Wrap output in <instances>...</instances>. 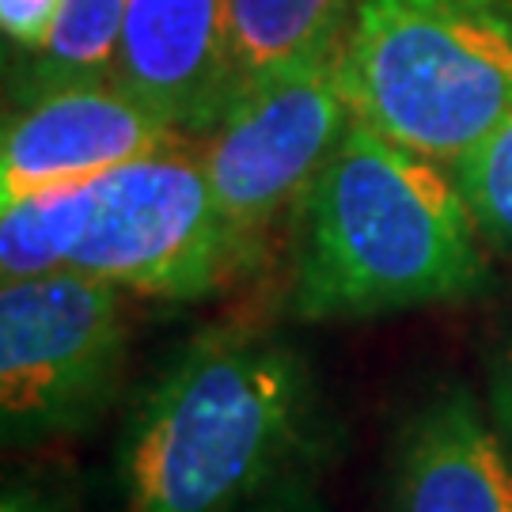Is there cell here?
Instances as JSON below:
<instances>
[{
    "label": "cell",
    "instance_id": "obj_10",
    "mask_svg": "<svg viewBox=\"0 0 512 512\" xmlns=\"http://www.w3.org/2000/svg\"><path fill=\"white\" fill-rule=\"evenodd\" d=\"M236 92L342 50L361 0H224Z\"/></svg>",
    "mask_w": 512,
    "mask_h": 512
},
{
    "label": "cell",
    "instance_id": "obj_1",
    "mask_svg": "<svg viewBox=\"0 0 512 512\" xmlns=\"http://www.w3.org/2000/svg\"><path fill=\"white\" fill-rule=\"evenodd\" d=\"M327 456L308 357L258 327L186 342L145 387L122 440L126 512H277Z\"/></svg>",
    "mask_w": 512,
    "mask_h": 512
},
{
    "label": "cell",
    "instance_id": "obj_4",
    "mask_svg": "<svg viewBox=\"0 0 512 512\" xmlns=\"http://www.w3.org/2000/svg\"><path fill=\"white\" fill-rule=\"evenodd\" d=\"M122 289L84 270L4 281L0 421L4 440L65 437L110 406L126 372Z\"/></svg>",
    "mask_w": 512,
    "mask_h": 512
},
{
    "label": "cell",
    "instance_id": "obj_7",
    "mask_svg": "<svg viewBox=\"0 0 512 512\" xmlns=\"http://www.w3.org/2000/svg\"><path fill=\"white\" fill-rule=\"evenodd\" d=\"M190 141L118 80L69 84L19 103L0 137V202L92 183L148 152Z\"/></svg>",
    "mask_w": 512,
    "mask_h": 512
},
{
    "label": "cell",
    "instance_id": "obj_12",
    "mask_svg": "<svg viewBox=\"0 0 512 512\" xmlns=\"http://www.w3.org/2000/svg\"><path fill=\"white\" fill-rule=\"evenodd\" d=\"M129 0H61L50 42L19 76V103L69 84L114 80Z\"/></svg>",
    "mask_w": 512,
    "mask_h": 512
},
{
    "label": "cell",
    "instance_id": "obj_3",
    "mask_svg": "<svg viewBox=\"0 0 512 512\" xmlns=\"http://www.w3.org/2000/svg\"><path fill=\"white\" fill-rule=\"evenodd\" d=\"M338 69L357 122L456 167L512 114V0H361Z\"/></svg>",
    "mask_w": 512,
    "mask_h": 512
},
{
    "label": "cell",
    "instance_id": "obj_2",
    "mask_svg": "<svg viewBox=\"0 0 512 512\" xmlns=\"http://www.w3.org/2000/svg\"><path fill=\"white\" fill-rule=\"evenodd\" d=\"M490 281L452 167L353 122L300 205L293 311L308 323L456 304Z\"/></svg>",
    "mask_w": 512,
    "mask_h": 512
},
{
    "label": "cell",
    "instance_id": "obj_11",
    "mask_svg": "<svg viewBox=\"0 0 512 512\" xmlns=\"http://www.w3.org/2000/svg\"><path fill=\"white\" fill-rule=\"evenodd\" d=\"M99 205V179L35 190L0 202V274L4 281L42 277L73 266Z\"/></svg>",
    "mask_w": 512,
    "mask_h": 512
},
{
    "label": "cell",
    "instance_id": "obj_5",
    "mask_svg": "<svg viewBox=\"0 0 512 512\" xmlns=\"http://www.w3.org/2000/svg\"><path fill=\"white\" fill-rule=\"evenodd\" d=\"M251 262L220 209L198 148L148 152L99 179V205L73 270L152 300H202Z\"/></svg>",
    "mask_w": 512,
    "mask_h": 512
},
{
    "label": "cell",
    "instance_id": "obj_14",
    "mask_svg": "<svg viewBox=\"0 0 512 512\" xmlns=\"http://www.w3.org/2000/svg\"><path fill=\"white\" fill-rule=\"evenodd\" d=\"M61 0H0V31L4 42L16 46L19 54L35 57L57 23Z\"/></svg>",
    "mask_w": 512,
    "mask_h": 512
},
{
    "label": "cell",
    "instance_id": "obj_15",
    "mask_svg": "<svg viewBox=\"0 0 512 512\" xmlns=\"http://www.w3.org/2000/svg\"><path fill=\"white\" fill-rule=\"evenodd\" d=\"M490 414L497 429L512 444V338L494 353L490 361Z\"/></svg>",
    "mask_w": 512,
    "mask_h": 512
},
{
    "label": "cell",
    "instance_id": "obj_13",
    "mask_svg": "<svg viewBox=\"0 0 512 512\" xmlns=\"http://www.w3.org/2000/svg\"><path fill=\"white\" fill-rule=\"evenodd\" d=\"M452 175L482 239L512 255V114L452 167Z\"/></svg>",
    "mask_w": 512,
    "mask_h": 512
},
{
    "label": "cell",
    "instance_id": "obj_6",
    "mask_svg": "<svg viewBox=\"0 0 512 512\" xmlns=\"http://www.w3.org/2000/svg\"><path fill=\"white\" fill-rule=\"evenodd\" d=\"M338 54L243 84L217 126L194 141L220 209L251 258L277 220L304 205L357 122Z\"/></svg>",
    "mask_w": 512,
    "mask_h": 512
},
{
    "label": "cell",
    "instance_id": "obj_9",
    "mask_svg": "<svg viewBox=\"0 0 512 512\" xmlns=\"http://www.w3.org/2000/svg\"><path fill=\"white\" fill-rule=\"evenodd\" d=\"M395 512H512V444L467 387H440L406 421Z\"/></svg>",
    "mask_w": 512,
    "mask_h": 512
},
{
    "label": "cell",
    "instance_id": "obj_8",
    "mask_svg": "<svg viewBox=\"0 0 512 512\" xmlns=\"http://www.w3.org/2000/svg\"><path fill=\"white\" fill-rule=\"evenodd\" d=\"M114 80L198 141L236 95L224 0H129Z\"/></svg>",
    "mask_w": 512,
    "mask_h": 512
},
{
    "label": "cell",
    "instance_id": "obj_16",
    "mask_svg": "<svg viewBox=\"0 0 512 512\" xmlns=\"http://www.w3.org/2000/svg\"><path fill=\"white\" fill-rule=\"evenodd\" d=\"M0 512H57L50 501L27 486H8L4 490V501H0Z\"/></svg>",
    "mask_w": 512,
    "mask_h": 512
}]
</instances>
